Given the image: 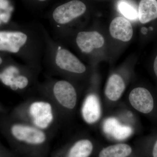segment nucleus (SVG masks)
Masks as SVG:
<instances>
[{"mask_svg":"<svg viewBox=\"0 0 157 157\" xmlns=\"http://www.w3.org/2000/svg\"><path fill=\"white\" fill-rule=\"evenodd\" d=\"M7 122L5 131L17 156L48 157L53 136L14 118Z\"/></svg>","mask_w":157,"mask_h":157,"instance_id":"obj_1","label":"nucleus"},{"mask_svg":"<svg viewBox=\"0 0 157 157\" xmlns=\"http://www.w3.org/2000/svg\"><path fill=\"white\" fill-rule=\"evenodd\" d=\"M13 117L53 137L63 121L53 103L40 94L38 96H31L21 103L14 109Z\"/></svg>","mask_w":157,"mask_h":157,"instance_id":"obj_2","label":"nucleus"},{"mask_svg":"<svg viewBox=\"0 0 157 157\" xmlns=\"http://www.w3.org/2000/svg\"><path fill=\"white\" fill-rule=\"evenodd\" d=\"M39 94L49 99L64 119L76 108L78 101L76 90L64 79L50 80L38 86Z\"/></svg>","mask_w":157,"mask_h":157,"instance_id":"obj_3","label":"nucleus"},{"mask_svg":"<svg viewBox=\"0 0 157 157\" xmlns=\"http://www.w3.org/2000/svg\"><path fill=\"white\" fill-rule=\"evenodd\" d=\"M54 69L59 74L70 73L81 74L86 71V66L70 51L59 48L55 54Z\"/></svg>","mask_w":157,"mask_h":157,"instance_id":"obj_4","label":"nucleus"},{"mask_svg":"<svg viewBox=\"0 0 157 157\" xmlns=\"http://www.w3.org/2000/svg\"><path fill=\"white\" fill-rule=\"evenodd\" d=\"M86 9L81 1L72 0L57 7L52 13V18L58 25H65L82 15Z\"/></svg>","mask_w":157,"mask_h":157,"instance_id":"obj_5","label":"nucleus"},{"mask_svg":"<svg viewBox=\"0 0 157 157\" xmlns=\"http://www.w3.org/2000/svg\"><path fill=\"white\" fill-rule=\"evenodd\" d=\"M29 41V36L25 32L0 31V51L18 53L28 45Z\"/></svg>","mask_w":157,"mask_h":157,"instance_id":"obj_6","label":"nucleus"},{"mask_svg":"<svg viewBox=\"0 0 157 157\" xmlns=\"http://www.w3.org/2000/svg\"><path fill=\"white\" fill-rule=\"evenodd\" d=\"M94 145L87 138H80L68 146L58 148L52 157H89L92 153Z\"/></svg>","mask_w":157,"mask_h":157,"instance_id":"obj_7","label":"nucleus"},{"mask_svg":"<svg viewBox=\"0 0 157 157\" xmlns=\"http://www.w3.org/2000/svg\"><path fill=\"white\" fill-rule=\"evenodd\" d=\"M18 73L16 76L4 75L2 76V80L11 89L25 92L36 82V70L34 69H25L23 72Z\"/></svg>","mask_w":157,"mask_h":157,"instance_id":"obj_8","label":"nucleus"},{"mask_svg":"<svg viewBox=\"0 0 157 157\" xmlns=\"http://www.w3.org/2000/svg\"><path fill=\"white\" fill-rule=\"evenodd\" d=\"M129 100L132 107L142 113H149L153 109V98L148 90L144 88L134 89L129 94Z\"/></svg>","mask_w":157,"mask_h":157,"instance_id":"obj_9","label":"nucleus"},{"mask_svg":"<svg viewBox=\"0 0 157 157\" xmlns=\"http://www.w3.org/2000/svg\"><path fill=\"white\" fill-rule=\"evenodd\" d=\"M81 115L83 120L88 124L95 123L100 119L101 104L96 95L90 94L85 98L82 106Z\"/></svg>","mask_w":157,"mask_h":157,"instance_id":"obj_10","label":"nucleus"},{"mask_svg":"<svg viewBox=\"0 0 157 157\" xmlns=\"http://www.w3.org/2000/svg\"><path fill=\"white\" fill-rule=\"evenodd\" d=\"M76 42L82 52L89 54L94 48H101L104 43L103 36L98 32H80L77 34Z\"/></svg>","mask_w":157,"mask_h":157,"instance_id":"obj_11","label":"nucleus"},{"mask_svg":"<svg viewBox=\"0 0 157 157\" xmlns=\"http://www.w3.org/2000/svg\"><path fill=\"white\" fill-rule=\"evenodd\" d=\"M109 32L114 39L128 42L133 36V28L130 21L124 17H117L110 23Z\"/></svg>","mask_w":157,"mask_h":157,"instance_id":"obj_12","label":"nucleus"},{"mask_svg":"<svg viewBox=\"0 0 157 157\" xmlns=\"http://www.w3.org/2000/svg\"><path fill=\"white\" fill-rule=\"evenodd\" d=\"M125 89V84L122 78L118 74H113L107 82L105 95L110 101H117L122 95Z\"/></svg>","mask_w":157,"mask_h":157,"instance_id":"obj_13","label":"nucleus"},{"mask_svg":"<svg viewBox=\"0 0 157 157\" xmlns=\"http://www.w3.org/2000/svg\"><path fill=\"white\" fill-rule=\"evenodd\" d=\"M138 14L141 23H146L157 18L156 0H141L138 7Z\"/></svg>","mask_w":157,"mask_h":157,"instance_id":"obj_14","label":"nucleus"},{"mask_svg":"<svg viewBox=\"0 0 157 157\" xmlns=\"http://www.w3.org/2000/svg\"><path fill=\"white\" fill-rule=\"evenodd\" d=\"M131 146L125 144L110 145L102 149L99 157H128L132 152Z\"/></svg>","mask_w":157,"mask_h":157,"instance_id":"obj_15","label":"nucleus"},{"mask_svg":"<svg viewBox=\"0 0 157 157\" xmlns=\"http://www.w3.org/2000/svg\"><path fill=\"white\" fill-rule=\"evenodd\" d=\"M117 9L121 14L130 20H136L138 17L137 8L127 0H120L117 4Z\"/></svg>","mask_w":157,"mask_h":157,"instance_id":"obj_16","label":"nucleus"},{"mask_svg":"<svg viewBox=\"0 0 157 157\" xmlns=\"http://www.w3.org/2000/svg\"><path fill=\"white\" fill-rule=\"evenodd\" d=\"M133 130L128 126L122 125L119 124L113 132L112 136L118 140L124 139L132 135Z\"/></svg>","mask_w":157,"mask_h":157,"instance_id":"obj_17","label":"nucleus"},{"mask_svg":"<svg viewBox=\"0 0 157 157\" xmlns=\"http://www.w3.org/2000/svg\"><path fill=\"white\" fill-rule=\"evenodd\" d=\"M119 122L114 118H109L105 121L104 124V130L108 135H112L116 127L119 124Z\"/></svg>","mask_w":157,"mask_h":157,"instance_id":"obj_18","label":"nucleus"},{"mask_svg":"<svg viewBox=\"0 0 157 157\" xmlns=\"http://www.w3.org/2000/svg\"><path fill=\"white\" fill-rule=\"evenodd\" d=\"M0 157H19L14 152H10L0 147Z\"/></svg>","mask_w":157,"mask_h":157,"instance_id":"obj_19","label":"nucleus"},{"mask_svg":"<svg viewBox=\"0 0 157 157\" xmlns=\"http://www.w3.org/2000/svg\"><path fill=\"white\" fill-rule=\"evenodd\" d=\"M152 154L153 157H157V140L154 146Z\"/></svg>","mask_w":157,"mask_h":157,"instance_id":"obj_20","label":"nucleus"},{"mask_svg":"<svg viewBox=\"0 0 157 157\" xmlns=\"http://www.w3.org/2000/svg\"><path fill=\"white\" fill-rule=\"evenodd\" d=\"M154 70L155 73L157 76V56L155 58L154 64Z\"/></svg>","mask_w":157,"mask_h":157,"instance_id":"obj_21","label":"nucleus"},{"mask_svg":"<svg viewBox=\"0 0 157 157\" xmlns=\"http://www.w3.org/2000/svg\"><path fill=\"white\" fill-rule=\"evenodd\" d=\"M141 32H142V33L144 34H146L147 33V29L145 27H143L142 28V29H141Z\"/></svg>","mask_w":157,"mask_h":157,"instance_id":"obj_22","label":"nucleus"},{"mask_svg":"<svg viewBox=\"0 0 157 157\" xmlns=\"http://www.w3.org/2000/svg\"><path fill=\"white\" fill-rule=\"evenodd\" d=\"M3 63V59H2L0 57V65H2Z\"/></svg>","mask_w":157,"mask_h":157,"instance_id":"obj_23","label":"nucleus"},{"mask_svg":"<svg viewBox=\"0 0 157 157\" xmlns=\"http://www.w3.org/2000/svg\"><path fill=\"white\" fill-rule=\"evenodd\" d=\"M37 1H39V2H44L47 1V0H37Z\"/></svg>","mask_w":157,"mask_h":157,"instance_id":"obj_24","label":"nucleus"}]
</instances>
